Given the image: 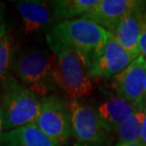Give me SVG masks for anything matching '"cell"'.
Segmentation results:
<instances>
[{
  "label": "cell",
  "mask_w": 146,
  "mask_h": 146,
  "mask_svg": "<svg viewBox=\"0 0 146 146\" xmlns=\"http://www.w3.org/2000/svg\"><path fill=\"white\" fill-rule=\"evenodd\" d=\"M108 35L106 29L81 17L58 23L46 36V41L49 48L62 46L74 48L89 68L92 60L104 49Z\"/></svg>",
  "instance_id": "1"
},
{
  "label": "cell",
  "mask_w": 146,
  "mask_h": 146,
  "mask_svg": "<svg viewBox=\"0 0 146 146\" xmlns=\"http://www.w3.org/2000/svg\"><path fill=\"white\" fill-rule=\"evenodd\" d=\"M53 71L52 79L55 84L62 87L71 100L87 97L93 91L88 66L83 57L74 48L68 46H52Z\"/></svg>",
  "instance_id": "2"
},
{
  "label": "cell",
  "mask_w": 146,
  "mask_h": 146,
  "mask_svg": "<svg viewBox=\"0 0 146 146\" xmlns=\"http://www.w3.org/2000/svg\"><path fill=\"white\" fill-rule=\"evenodd\" d=\"M40 101L29 87L11 82L0 102L4 130H13L28 124H35L40 112Z\"/></svg>",
  "instance_id": "3"
},
{
  "label": "cell",
  "mask_w": 146,
  "mask_h": 146,
  "mask_svg": "<svg viewBox=\"0 0 146 146\" xmlns=\"http://www.w3.org/2000/svg\"><path fill=\"white\" fill-rule=\"evenodd\" d=\"M40 112L35 124L60 146L71 136L69 106L56 96H46L40 101Z\"/></svg>",
  "instance_id": "4"
},
{
  "label": "cell",
  "mask_w": 146,
  "mask_h": 146,
  "mask_svg": "<svg viewBox=\"0 0 146 146\" xmlns=\"http://www.w3.org/2000/svg\"><path fill=\"white\" fill-rule=\"evenodd\" d=\"M14 69L21 81L36 95H46L50 90V84H54L53 55L48 57L42 51L22 54L16 61Z\"/></svg>",
  "instance_id": "5"
},
{
  "label": "cell",
  "mask_w": 146,
  "mask_h": 146,
  "mask_svg": "<svg viewBox=\"0 0 146 146\" xmlns=\"http://www.w3.org/2000/svg\"><path fill=\"white\" fill-rule=\"evenodd\" d=\"M68 106L75 146H103L107 130L97 111L78 100H71Z\"/></svg>",
  "instance_id": "6"
},
{
  "label": "cell",
  "mask_w": 146,
  "mask_h": 146,
  "mask_svg": "<svg viewBox=\"0 0 146 146\" xmlns=\"http://www.w3.org/2000/svg\"><path fill=\"white\" fill-rule=\"evenodd\" d=\"M112 88L121 98L142 108L146 90V59L142 55L137 57L123 71L114 76Z\"/></svg>",
  "instance_id": "7"
},
{
  "label": "cell",
  "mask_w": 146,
  "mask_h": 146,
  "mask_svg": "<svg viewBox=\"0 0 146 146\" xmlns=\"http://www.w3.org/2000/svg\"><path fill=\"white\" fill-rule=\"evenodd\" d=\"M135 59L109 33L104 49L90 63L88 74L91 78L112 77L123 71Z\"/></svg>",
  "instance_id": "8"
},
{
  "label": "cell",
  "mask_w": 146,
  "mask_h": 146,
  "mask_svg": "<svg viewBox=\"0 0 146 146\" xmlns=\"http://www.w3.org/2000/svg\"><path fill=\"white\" fill-rule=\"evenodd\" d=\"M137 3V0H99L98 4L82 18L91 20L114 34L121 20Z\"/></svg>",
  "instance_id": "9"
},
{
  "label": "cell",
  "mask_w": 146,
  "mask_h": 146,
  "mask_svg": "<svg viewBox=\"0 0 146 146\" xmlns=\"http://www.w3.org/2000/svg\"><path fill=\"white\" fill-rule=\"evenodd\" d=\"M145 5L146 2L138 1L135 7L131 9L121 20L114 33V36L122 48L135 58L139 56V40L141 33Z\"/></svg>",
  "instance_id": "10"
},
{
  "label": "cell",
  "mask_w": 146,
  "mask_h": 146,
  "mask_svg": "<svg viewBox=\"0 0 146 146\" xmlns=\"http://www.w3.org/2000/svg\"><path fill=\"white\" fill-rule=\"evenodd\" d=\"M139 109V107L138 106L118 96L111 97L100 104L97 113L108 132L118 129L122 122L134 115Z\"/></svg>",
  "instance_id": "11"
},
{
  "label": "cell",
  "mask_w": 146,
  "mask_h": 146,
  "mask_svg": "<svg viewBox=\"0 0 146 146\" xmlns=\"http://www.w3.org/2000/svg\"><path fill=\"white\" fill-rule=\"evenodd\" d=\"M0 146H60L36 124L3 132Z\"/></svg>",
  "instance_id": "12"
},
{
  "label": "cell",
  "mask_w": 146,
  "mask_h": 146,
  "mask_svg": "<svg viewBox=\"0 0 146 146\" xmlns=\"http://www.w3.org/2000/svg\"><path fill=\"white\" fill-rule=\"evenodd\" d=\"M17 9L22 16L25 34L39 31L52 19L50 10L46 2L21 1L17 3Z\"/></svg>",
  "instance_id": "13"
},
{
  "label": "cell",
  "mask_w": 146,
  "mask_h": 146,
  "mask_svg": "<svg viewBox=\"0 0 146 146\" xmlns=\"http://www.w3.org/2000/svg\"><path fill=\"white\" fill-rule=\"evenodd\" d=\"M99 0H58L52 2L53 17L56 20L70 19L72 17L82 15L91 11Z\"/></svg>",
  "instance_id": "14"
},
{
  "label": "cell",
  "mask_w": 146,
  "mask_h": 146,
  "mask_svg": "<svg viewBox=\"0 0 146 146\" xmlns=\"http://www.w3.org/2000/svg\"><path fill=\"white\" fill-rule=\"evenodd\" d=\"M145 109L139 108L137 112L122 122L117 131L121 142H139L142 122L145 118Z\"/></svg>",
  "instance_id": "15"
},
{
  "label": "cell",
  "mask_w": 146,
  "mask_h": 146,
  "mask_svg": "<svg viewBox=\"0 0 146 146\" xmlns=\"http://www.w3.org/2000/svg\"><path fill=\"white\" fill-rule=\"evenodd\" d=\"M13 58V42L6 35L0 39V84L7 82Z\"/></svg>",
  "instance_id": "16"
},
{
  "label": "cell",
  "mask_w": 146,
  "mask_h": 146,
  "mask_svg": "<svg viewBox=\"0 0 146 146\" xmlns=\"http://www.w3.org/2000/svg\"><path fill=\"white\" fill-rule=\"evenodd\" d=\"M139 55H142L146 59V5L142 16V29L141 37L139 40Z\"/></svg>",
  "instance_id": "17"
},
{
  "label": "cell",
  "mask_w": 146,
  "mask_h": 146,
  "mask_svg": "<svg viewBox=\"0 0 146 146\" xmlns=\"http://www.w3.org/2000/svg\"><path fill=\"white\" fill-rule=\"evenodd\" d=\"M6 33H7V25L2 13L0 11V39L6 36Z\"/></svg>",
  "instance_id": "18"
},
{
  "label": "cell",
  "mask_w": 146,
  "mask_h": 146,
  "mask_svg": "<svg viewBox=\"0 0 146 146\" xmlns=\"http://www.w3.org/2000/svg\"><path fill=\"white\" fill-rule=\"evenodd\" d=\"M139 143H141L142 146H146V115H145V118L143 119V122H142L141 134Z\"/></svg>",
  "instance_id": "19"
},
{
  "label": "cell",
  "mask_w": 146,
  "mask_h": 146,
  "mask_svg": "<svg viewBox=\"0 0 146 146\" xmlns=\"http://www.w3.org/2000/svg\"><path fill=\"white\" fill-rule=\"evenodd\" d=\"M115 146H142L139 142H121L119 141Z\"/></svg>",
  "instance_id": "20"
},
{
  "label": "cell",
  "mask_w": 146,
  "mask_h": 146,
  "mask_svg": "<svg viewBox=\"0 0 146 146\" xmlns=\"http://www.w3.org/2000/svg\"><path fill=\"white\" fill-rule=\"evenodd\" d=\"M3 119H2V115H1V112H0V141H1V137H2V134H3Z\"/></svg>",
  "instance_id": "21"
},
{
  "label": "cell",
  "mask_w": 146,
  "mask_h": 146,
  "mask_svg": "<svg viewBox=\"0 0 146 146\" xmlns=\"http://www.w3.org/2000/svg\"><path fill=\"white\" fill-rule=\"evenodd\" d=\"M144 100L146 101V90H145V97H144Z\"/></svg>",
  "instance_id": "22"
}]
</instances>
